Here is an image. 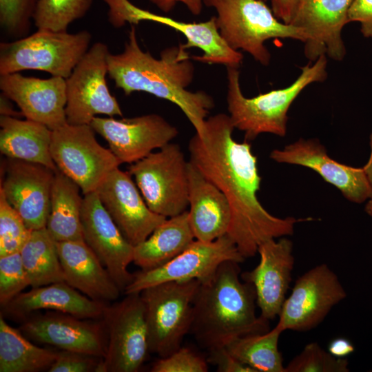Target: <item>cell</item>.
<instances>
[{"label":"cell","mask_w":372,"mask_h":372,"mask_svg":"<svg viewBox=\"0 0 372 372\" xmlns=\"http://www.w3.org/2000/svg\"><path fill=\"white\" fill-rule=\"evenodd\" d=\"M20 254L31 287L65 281L56 242L45 227L32 231Z\"/></svg>","instance_id":"4dcf8cb0"},{"label":"cell","mask_w":372,"mask_h":372,"mask_svg":"<svg viewBox=\"0 0 372 372\" xmlns=\"http://www.w3.org/2000/svg\"><path fill=\"white\" fill-rule=\"evenodd\" d=\"M0 314V372H39L50 369L58 351L39 347Z\"/></svg>","instance_id":"f546056e"},{"label":"cell","mask_w":372,"mask_h":372,"mask_svg":"<svg viewBox=\"0 0 372 372\" xmlns=\"http://www.w3.org/2000/svg\"><path fill=\"white\" fill-rule=\"evenodd\" d=\"M369 144L371 147V154L368 159V161L362 168L368 178L371 185L372 186V133L371 134L369 137Z\"/></svg>","instance_id":"bcb514c9"},{"label":"cell","mask_w":372,"mask_h":372,"mask_svg":"<svg viewBox=\"0 0 372 372\" xmlns=\"http://www.w3.org/2000/svg\"><path fill=\"white\" fill-rule=\"evenodd\" d=\"M229 115L219 113L205 120L201 134L188 145L189 161L226 196L231 209L228 236L246 259L258 253L260 244L293 234L295 225L307 220L276 217L258 200L261 177L257 158L249 141L233 138Z\"/></svg>","instance_id":"6da1fadb"},{"label":"cell","mask_w":372,"mask_h":372,"mask_svg":"<svg viewBox=\"0 0 372 372\" xmlns=\"http://www.w3.org/2000/svg\"><path fill=\"white\" fill-rule=\"evenodd\" d=\"M365 211L372 218V198L366 204Z\"/></svg>","instance_id":"7dc6e473"},{"label":"cell","mask_w":372,"mask_h":372,"mask_svg":"<svg viewBox=\"0 0 372 372\" xmlns=\"http://www.w3.org/2000/svg\"><path fill=\"white\" fill-rule=\"evenodd\" d=\"M32 231L0 191V257L20 252Z\"/></svg>","instance_id":"836d02e7"},{"label":"cell","mask_w":372,"mask_h":372,"mask_svg":"<svg viewBox=\"0 0 372 372\" xmlns=\"http://www.w3.org/2000/svg\"><path fill=\"white\" fill-rule=\"evenodd\" d=\"M87 30L76 33L37 30L12 41L0 43V75L40 70L68 79L89 50Z\"/></svg>","instance_id":"8992f818"},{"label":"cell","mask_w":372,"mask_h":372,"mask_svg":"<svg viewBox=\"0 0 372 372\" xmlns=\"http://www.w3.org/2000/svg\"><path fill=\"white\" fill-rule=\"evenodd\" d=\"M109 304L93 300L65 281L32 287L3 306L5 318L22 322L40 310L70 313L83 319L101 320Z\"/></svg>","instance_id":"cb8c5ba5"},{"label":"cell","mask_w":372,"mask_h":372,"mask_svg":"<svg viewBox=\"0 0 372 372\" xmlns=\"http://www.w3.org/2000/svg\"><path fill=\"white\" fill-rule=\"evenodd\" d=\"M281 332L273 328L261 333L235 338L225 347L238 360L256 372H285L278 349Z\"/></svg>","instance_id":"1f68e13d"},{"label":"cell","mask_w":372,"mask_h":372,"mask_svg":"<svg viewBox=\"0 0 372 372\" xmlns=\"http://www.w3.org/2000/svg\"><path fill=\"white\" fill-rule=\"evenodd\" d=\"M65 282L90 299L106 304L116 300L119 287L83 240L56 242Z\"/></svg>","instance_id":"d4e9b609"},{"label":"cell","mask_w":372,"mask_h":372,"mask_svg":"<svg viewBox=\"0 0 372 372\" xmlns=\"http://www.w3.org/2000/svg\"><path fill=\"white\" fill-rule=\"evenodd\" d=\"M90 125L121 162L132 164L176 137L177 128L156 114L120 119L95 116Z\"/></svg>","instance_id":"e0dca14e"},{"label":"cell","mask_w":372,"mask_h":372,"mask_svg":"<svg viewBox=\"0 0 372 372\" xmlns=\"http://www.w3.org/2000/svg\"><path fill=\"white\" fill-rule=\"evenodd\" d=\"M93 0H38L33 22L37 30L65 32L69 25L83 17Z\"/></svg>","instance_id":"d6a6232c"},{"label":"cell","mask_w":372,"mask_h":372,"mask_svg":"<svg viewBox=\"0 0 372 372\" xmlns=\"http://www.w3.org/2000/svg\"><path fill=\"white\" fill-rule=\"evenodd\" d=\"M203 3L216 11V25L227 44L245 51L263 65L271 60L265 45L267 40H307L304 30L280 21L262 0H203Z\"/></svg>","instance_id":"5b68a950"},{"label":"cell","mask_w":372,"mask_h":372,"mask_svg":"<svg viewBox=\"0 0 372 372\" xmlns=\"http://www.w3.org/2000/svg\"><path fill=\"white\" fill-rule=\"evenodd\" d=\"M327 59L322 55L301 68L299 76L288 87L273 90L252 98L245 97L240 85L238 68H227V101L234 128L245 133V141L269 133L281 137L287 131V113L295 99L309 85L325 81Z\"/></svg>","instance_id":"277c9868"},{"label":"cell","mask_w":372,"mask_h":372,"mask_svg":"<svg viewBox=\"0 0 372 372\" xmlns=\"http://www.w3.org/2000/svg\"><path fill=\"white\" fill-rule=\"evenodd\" d=\"M52 158L58 168L75 182L85 195L96 192L121 162L101 146L90 125L68 123L52 130Z\"/></svg>","instance_id":"9c48e42d"},{"label":"cell","mask_w":372,"mask_h":372,"mask_svg":"<svg viewBox=\"0 0 372 372\" xmlns=\"http://www.w3.org/2000/svg\"><path fill=\"white\" fill-rule=\"evenodd\" d=\"M207 361L216 366L219 372H256L231 354L225 347L209 351Z\"/></svg>","instance_id":"ab89813d"},{"label":"cell","mask_w":372,"mask_h":372,"mask_svg":"<svg viewBox=\"0 0 372 372\" xmlns=\"http://www.w3.org/2000/svg\"><path fill=\"white\" fill-rule=\"evenodd\" d=\"M161 11L168 12L177 3H182L194 15H198L202 11L203 0H150Z\"/></svg>","instance_id":"b9f144b4"},{"label":"cell","mask_w":372,"mask_h":372,"mask_svg":"<svg viewBox=\"0 0 372 372\" xmlns=\"http://www.w3.org/2000/svg\"><path fill=\"white\" fill-rule=\"evenodd\" d=\"M30 286L20 252L0 257V304L3 306Z\"/></svg>","instance_id":"8d00e7d4"},{"label":"cell","mask_w":372,"mask_h":372,"mask_svg":"<svg viewBox=\"0 0 372 372\" xmlns=\"http://www.w3.org/2000/svg\"><path fill=\"white\" fill-rule=\"evenodd\" d=\"M8 99L4 94L1 96V115L16 117L19 114L12 110V106L8 103Z\"/></svg>","instance_id":"f6af8a7d"},{"label":"cell","mask_w":372,"mask_h":372,"mask_svg":"<svg viewBox=\"0 0 372 372\" xmlns=\"http://www.w3.org/2000/svg\"><path fill=\"white\" fill-rule=\"evenodd\" d=\"M347 296L335 273L325 263L318 265L295 281L274 328L281 333L286 330L310 331Z\"/></svg>","instance_id":"7c38bea8"},{"label":"cell","mask_w":372,"mask_h":372,"mask_svg":"<svg viewBox=\"0 0 372 372\" xmlns=\"http://www.w3.org/2000/svg\"><path fill=\"white\" fill-rule=\"evenodd\" d=\"M188 162L181 147L169 143L130 164L128 172L152 211L166 218L187 211Z\"/></svg>","instance_id":"ba28073f"},{"label":"cell","mask_w":372,"mask_h":372,"mask_svg":"<svg viewBox=\"0 0 372 372\" xmlns=\"http://www.w3.org/2000/svg\"><path fill=\"white\" fill-rule=\"evenodd\" d=\"M236 244L227 234L211 242L194 240L182 253L163 266L138 271L124 293H140L143 289L170 281L209 280L225 261L245 260Z\"/></svg>","instance_id":"4fadbf2b"},{"label":"cell","mask_w":372,"mask_h":372,"mask_svg":"<svg viewBox=\"0 0 372 372\" xmlns=\"http://www.w3.org/2000/svg\"><path fill=\"white\" fill-rule=\"evenodd\" d=\"M80 187L60 170L55 172L45 228L56 242L83 240Z\"/></svg>","instance_id":"f1b7e54d"},{"label":"cell","mask_w":372,"mask_h":372,"mask_svg":"<svg viewBox=\"0 0 372 372\" xmlns=\"http://www.w3.org/2000/svg\"><path fill=\"white\" fill-rule=\"evenodd\" d=\"M239 264H220L196 294L189 333L208 351L235 338L269 331V321L256 316V291L241 279Z\"/></svg>","instance_id":"3957f363"},{"label":"cell","mask_w":372,"mask_h":372,"mask_svg":"<svg viewBox=\"0 0 372 372\" xmlns=\"http://www.w3.org/2000/svg\"><path fill=\"white\" fill-rule=\"evenodd\" d=\"M110 77L125 95L145 92L176 104L196 130L201 134L213 98L203 91L190 92L194 67L183 44L165 48L156 59L139 46L136 29L132 26L121 53L107 56Z\"/></svg>","instance_id":"7a4b0ae2"},{"label":"cell","mask_w":372,"mask_h":372,"mask_svg":"<svg viewBox=\"0 0 372 372\" xmlns=\"http://www.w3.org/2000/svg\"><path fill=\"white\" fill-rule=\"evenodd\" d=\"M102 361L95 355L60 350L48 372H99Z\"/></svg>","instance_id":"f35d334b"},{"label":"cell","mask_w":372,"mask_h":372,"mask_svg":"<svg viewBox=\"0 0 372 372\" xmlns=\"http://www.w3.org/2000/svg\"><path fill=\"white\" fill-rule=\"evenodd\" d=\"M346 358H337L316 342L307 344L285 366V372H349Z\"/></svg>","instance_id":"e575fe53"},{"label":"cell","mask_w":372,"mask_h":372,"mask_svg":"<svg viewBox=\"0 0 372 372\" xmlns=\"http://www.w3.org/2000/svg\"><path fill=\"white\" fill-rule=\"evenodd\" d=\"M109 53L105 43H94L65 79L67 123L90 125L98 114L122 116L121 107L106 81Z\"/></svg>","instance_id":"8fae6325"},{"label":"cell","mask_w":372,"mask_h":372,"mask_svg":"<svg viewBox=\"0 0 372 372\" xmlns=\"http://www.w3.org/2000/svg\"><path fill=\"white\" fill-rule=\"evenodd\" d=\"M103 321L107 348L100 372H136L149 353L145 307L140 293L109 304Z\"/></svg>","instance_id":"30bf717a"},{"label":"cell","mask_w":372,"mask_h":372,"mask_svg":"<svg viewBox=\"0 0 372 372\" xmlns=\"http://www.w3.org/2000/svg\"><path fill=\"white\" fill-rule=\"evenodd\" d=\"M262 1H265V2H266V1H268V0H262Z\"/></svg>","instance_id":"c3c4849f"},{"label":"cell","mask_w":372,"mask_h":372,"mask_svg":"<svg viewBox=\"0 0 372 372\" xmlns=\"http://www.w3.org/2000/svg\"><path fill=\"white\" fill-rule=\"evenodd\" d=\"M0 89L17 105L26 119L43 124L52 131L67 124L65 79L6 74L0 75Z\"/></svg>","instance_id":"603a6c76"},{"label":"cell","mask_w":372,"mask_h":372,"mask_svg":"<svg viewBox=\"0 0 372 372\" xmlns=\"http://www.w3.org/2000/svg\"><path fill=\"white\" fill-rule=\"evenodd\" d=\"M293 249L286 236L268 240L258 247V265L240 273L243 281L254 287L260 316L268 321L278 316L286 299L295 261Z\"/></svg>","instance_id":"7402d4cb"},{"label":"cell","mask_w":372,"mask_h":372,"mask_svg":"<svg viewBox=\"0 0 372 372\" xmlns=\"http://www.w3.org/2000/svg\"><path fill=\"white\" fill-rule=\"evenodd\" d=\"M200 282L170 281L140 292L145 307L149 353L165 358L181 347L189 333L193 304Z\"/></svg>","instance_id":"52a82bcc"},{"label":"cell","mask_w":372,"mask_h":372,"mask_svg":"<svg viewBox=\"0 0 372 372\" xmlns=\"http://www.w3.org/2000/svg\"><path fill=\"white\" fill-rule=\"evenodd\" d=\"M189 221L195 239L211 242L227 234L231 209L224 194L189 161Z\"/></svg>","instance_id":"484cf974"},{"label":"cell","mask_w":372,"mask_h":372,"mask_svg":"<svg viewBox=\"0 0 372 372\" xmlns=\"http://www.w3.org/2000/svg\"><path fill=\"white\" fill-rule=\"evenodd\" d=\"M1 191L31 230L45 228L55 172L37 163L6 157Z\"/></svg>","instance_id":"ac0fdd59"},{"label":"cell","mask_w":372,"mask_h":372,"mask_svg":"<svg viewBox=\"0 0 372 372\" xmlns=\"http://www.w3.org/2000/svg\"><path fill=\"white\" fill-rule=\"evenodd\" d=\"M81 222L83 240L123 293L134 278L128 266L133 262L134 246L121 232L96 191L84 195Z\"/></svg>","instance_id":"2e32d148"},{"label":"cell","mask_w":372,"mask_h":372,"mask_svg":"<svg viewBox=\"0 0 372 372\" xmlns=\"http://www.w3.org/2000/svg\"><path fill=\"white\" fill-rule=\"evenodd\" d=\"M207 359L187 347H180L167 357L160 358L152 365V372H207Z\"/></svg>","instance_id":"74e56055"},{"label":"cell","mask_w":372,"mask_h":372,"mask_svg":"<svg viewBox=\"0 0 372 372\" xmlns=\"http://www.w3.org/2000/svg\"><path fill=\"white\" fill-rule=\"evenodd\" d=\"M271 10L275 16L285 23L289 24L296 0H270Z\"/></svg>","instance_id":"7bdbcfd3"},{"label":"cell","mask_w":372,"mask_h":372,"mask_svg":"<svg viewBox=\"0 0 372 372\" xmlns=\"http://www.w3.org/2000/svg\"><path fill=\"white\" fill-rule=\"evenodd\" d=\"M349 23L359 22L361 32L366 37H372V0H353L348 11Z\"/></svg>","instance_id":"60d3db41"},{"label":"cell","mask_w":372,"mask_h":372,"mask_svg":"<svg viewBox=\"0 0 372 372\" xmlns=\"http://www.w3.org/2000/svg\"><path fill=\"white\" fill-rule=\"evenodd\" d=\"M19 329L30 340L60 350L104 358L107 334L103 320L83 319L70 313H34L21 322Z\"/></svg>","instance_id":"9a60e30c"},{"label":"cell","mask_w":372,"mask_h":372,"mask_svg":"<svg viewBox=\"0 0 372 372\" xmlns=\"http://www.w3.org/2000/svg\"><path fill=\"white\" fill-rule=\"evenodd\" d=\"M0 127V151L3 155L58 170L50 152V129L31 120L3 115Z\"/></svg>","instance_id":"4316f807"},{"label":"cell","mask_w":372,"mask_h":372,"mask_svg":"<svg viewBox=\"0 0 372 372\" xmlns=\"http://www.w3.org/2000/svg\"><path fill=\"white\" fill-rule=\"evenodd\" d=\"M354 351L355 347L353 343L342 337L333 339L328 344V351L337 358H346Z\"/></svg>","instance_id":"ee69618b"},{"label":"cell","mask_w":372,"mask_h":372,"mask_svg":"<svg viewBox=\"0 0 372 372\" xmlns=\"http://www.w3.org/2000/svg\"><path fill=\"white\" fill-rule=\"evenodd\" d=\"M96 192L121 232L133 246L144 241L167 218L149 208L132 176L118 167L108 174Z\"/></svg>","instance_id":"ffe728a7"},{"label":"cell","mask_w":372,"mask_h":372,"mask_svg":"<svg viewBox=\"0 0 372 372\" xmlns=\"http://www.w3.org/2000/svg\"><path fill=\"white\" fill-rule=\"evenodd\" d=\"M269 157L279 163L300 165L315 171L351 202L362 203L372 198V186L363 168L333 160L316 138H300L282 149H273Z\"/></svg>","instance_id":"44dd1931"},{"label":"cell","mask_w":372,"mask_h":372,"mask_svg":"<svg viewBox=\"0 0 372 372\" xmlns=\"http://www.w3.org/2000/svg\"><path fill=\"white\" fill-rule=\"evenodd\" d=\"M353 0H296L289 24L305 32L304 54L310 61L322 55L342 61L346 48L342 38L349 23L348 11Z\"/></svg>","instance_id":"d6986e66"},{"label":"cell","mask_w":372,"mask_h":372,"mask_svg":"<svg viewBox=\"0 0 372 372\" xmlns=\"http://www.w3.org/2000/svg\"><path fill=\"white\" fill-rule=\"evenodd\" d=\"M195 240L188 211L167 218L142 242L134 246L133 262L142 271L167 263Z\"/></svg>","instance_id":"83f0119b"},{"label":"cell","mask_w":372,"mask_h":372,"mask_svg":"<svg viewBox=\"0 0 372 372\" xmlns=\"http://www.w3.org/2000/svg\"><path fill=\"white\" fill-rule=\"evenodd\" d=\"M108 6V20L116 28L128 23L137 25L143 21H150L165 25L180 32L186 39L183 44L185 49L199 48L203 55L193 56L194 60L209 63L221 64L227 68H239L243 55L230 48L220 36L216 17L200 23H186L159 15L140 8L129 0H103Z\"/></svg>","instance_id":"5bb4252c"},{"label":"cell","mask_w":372,"mask_h":372,"mask_svg":"<svg viewBox=\"0 0 372 372\" xmlns=\"http://www.w3.org/2000/svg\"><path fill=\"white\" fill-rule=\"evenodd\" d=\"M38 0H0V25L10 37H25L29 32Z\"/></svg>","instance_id":"d590c367"}]
</instances>
